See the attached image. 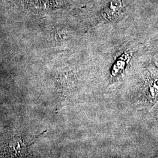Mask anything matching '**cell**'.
I'll list each match as a JSON object with an SVG mask.
<instances>
[{
  "instance_id": "6da1fadb",
  "label": "cell",
  "mask_w": 158,
  "mask_h": 158,
  "mask_svg": "<svg viewBox=\"0 0 158 158\" xmlns=\"http://www.w3.org/2000/svg\"><path fill=\"white\" fill-rule=\"evenodd\" d=\"M149 72L142 85L140 98L147 106L153 107L158 102V71Z\"/></svg>"
},
{
  "instance_id": "7a4b0ae2",
  "label": "cell",
  "mask_w": 158,
  "mask_h": 158,
  "mask_svg": "<svg viewBox=\"0 0 158 158\" xmlns=\"http://www.w3.org/2000/svg\"><path fill=\"white\" fill-rule=\"evenodd\" d=\"M131 56L129 53L125 52L124 54L119 57L113 66L112 70V75L113 77H118L125 72L128 67V62H130Z\"/></svg>"
}]
</instances>
